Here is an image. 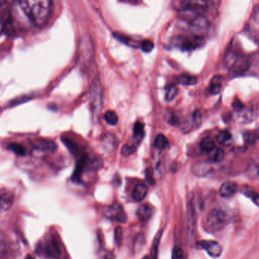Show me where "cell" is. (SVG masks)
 Here are the masks:
<instances>
[{
	"label": "cell",
	"mask_w": 259,
	"mask_h": 259,
	"mask_svg": "<svg viewBox=\"0 0 259 259\" xmlns=\"http://www.w3.org/2000/svg\"><path fill=\"white\" fill-rule=\"evenodd\" d=\"M19 7L34 24L42 27L51 13L52 0H18Z\"/></svg>",
	"instance_id": "obj_1"
},
{
	"label": "cell",
	"mask_w": 259,
	"mask_h": 259,
	"mask_svg": "<svg viewBox=\"0 0 259 259\" xmlns=\"http://www.w3.org/2000/svg\"><path fill=\"white\" fill-rule=\"evenodd\" d=\"M230 222V216L223 208H214L210 212L206 220L204 228L210 232H218L224 229Z\"/></svg>",
	"instance_id": "obj_2"
},
{
	"label": "cell",
	"mask_w": 259,
	"mask_h": 259,
	"mask_svg": "<svg viewBox=\"0 0 259 259\" xmlns=\"http://www.w3.org/2000/svg\"><path fill=\"white\" fill-rule=\"evenodd\" d=\"M224 62L229 68L231 73L234 75L242 74L248 70L250 66L248 57L232 50H229L226 52L224 56Z\"/></svg>",
	"instance_id": "obj_3"
},
{
	"label": "cell",
	"mask_w": 259,
	"mask_h": 259,
	"mask_svg": "<svg viewBox=\"0 0 259 259\" xmlns=\"http://www.w3.org/2000/svg\"><path fill=\"white\" fill-rule=\"evenodd\" d=\"M210 0H174V7L178 12H194L202 13L208 10Z\"/></svg>",
	"instance_id": "obj_4"
},
{
	"label": "cell",
	"mask_w": 259,
	"mask_h": 259,
	"mask_svg": "<svg viewBox=\"0 0 259 259\" xmlns=\"http://www.w3.org/2000/svg\"><path fill=\"white\" fill-rule=\"evenodd\" d=\"M38 252L47 258L58 259L60 257V247L56 236H48L38 246Z\"/></svg>",
	"instance_id": "obj_5"
},
{
	"label": "cell",
	"mask_w": 259,
	"mask_h": 259,
	"mask_svg": "<svg viewBox=\"0 0 259 259\" xmlns=\"http://www.w3.org/2000/svg\"><path fill=\"white\" fill-rule=\"evenodd\" d=\"M90 96V98L92 112L94 114L98 113L101 110L102 105V88L101 82L98 76L92 80Z\"/></svg>",
	"instance_id": "obj_6"
},
{
	"label": "cell",
	"mask_w": 259,
	"mask_h": 259,
	"mask_svg": "<svg viewBox=\"0 0 259 259\" xmlns=\"http://www.w3.org/2000/svg\"><path fill=\"white\" fill-rule=\"evenodd\" d=\"M204 44V39L197 35L185 36L179 40L180 47L184 51H192L200 48Z\"/></svg>",
	"instance_id": "obj_7"
},
{
	"label": "cell",
	"mask_w": 259,
	"mask_h": 259,
	"mask_svg": "<svg viewBox=\"0 0 259 259\" xmlns=\"http://www.w3.org/2000/svg\"><path fill=\"white\" fill-rule=\"evenodd\" d=\"M104 214L108 218L116 220V222L124 223L126 220V213L119 204H114L106 207L104 210Z\"/></svg>",
	"instance_id": "obj_8"
},
{
	"label": "cell",
	"mask_w": 259,
	"mask_h": 259,
	"mask_svg": "<svg viewBox=\"0 0 259 259\" xmlns=\"http://www.w3.org/2000/svg\"><path fill=\"white\" fill-rule=\"evenodd\" d=\"M198 246L212 258L219 257L223 252L222 246L216 241L202 240L198 242Z\"/></svg>",
	"instance_id": "obj_9"
},
{
	"label": "cell",
	"mask_w": 259,
	"mask_h": 259,
	"mask_svg": "<svg viewBox=\"0 0 259 259\" xmlns=\"http://www.w3.org/2000/svg\"><path fill=\"white\" fill-rule=\"evenodd\" d=\"M34 150L40 153H52L56 150L57 145L54 141L48 140L40 139L34 144Z\"/></svg>",
	"instance_id": "obj_10"
},
{
	"label": "cell",
	"mask_w": 259,
	"mask_h": 259,
	"mask_svg": "<svg viewBox=\"0 0 259 259\" xmlns=\"http://www.w3.org/2000/svg\"><path fill=\"white\" fill-rule=\"evenodd\" d=\"M238 186L234 181H226L220 186L219 194L224 198H230L236 194Z\"/></svg>",
	"instance_id": "obj_11"
},
{
	"label": "cell",
	"mask_w": 259,
	"mask_h": 259,
	"mask_svg": "<svg viewBox=\"0 0 259 259\" xmlns=\"http://www.w3.org/2000/svg\"><path fill=\"white\" fill-rule=\"evenodd\" d=\"M188 230H189L190 234L192 236L195 230L196 222V216L195 208H194L192 198H190L188 202Z\"/></svg>",
	"instance_id": "obj_12"
},
{
	"label": "cell",
	"mask_w": 259,
	"mask_h": 259,
	"mask_svg": "<svg viewBox=\"0 0 259 259\" xmlns=\"http://www.w3.org/2000/svg\"><path fill=\"white\" fill-rule=\"evenodd\" d=\"M213 170L211 164L206 162L196 163L192 167V173L198 176H204L210 174Z\"/></svg>",
	"instance_id": "obj_13"
},
{
	"label": "cell",
	"mask_w": 259,
	"mask_h": 259,
	"mask_svg": "<svg viewBox=\"0 0 259 259\" xmlns=\"http://www.w3.org/2000/svg\"><path fill=\"white\" fill-rule=\"evenodd\" d=\"M222 83H223V78L220 75H216L213 76L210 82V92L212 95H217L222 90Z\"/></svg>",
	"instance_id": "obj_14"
},
{
	"label": "cell",
	"mask_w": 259,
	"mask_h": 259,
	"mask_svg": "<svg viewBox=\"0 0 259 259\" xmlns=\"http://www.w3.org/2000/svg\"><path fill=\"white\" fill-rule=\"evenodd\" d=\"M208 154V160L213 163H218L223 161L224 158V152L222 148L214 147Z\"/></svg>",
	"instance_id": "obj_15"
},
{
	"label": "cell",
	"mask_w": 259,
	"mask_h": 259,
	"mask_svg": "<svg viewBox=\"0 0 259 259\" xmlns=\"http://www.w3.org/2000/svg\"><path fill=\"white\" fill-rule=\"evenodd\" d=\"M147 192H148V188L146 185H138L132 192V198L136 202H142L146 196Z\"/></svg>",
	"instance_id": "obj_16"
},
{
	"label": "cell",
	"mask_w": 259,
	"mask_h": 259,
	"mask_svg": "<svg viewBox=\"0 0 259 259\" xmlns=\"http://www.w3.org/2000/svg\"><path fill=\"white\" fill-rule=\"evenodd\" d=\"M246 174L252 179H259V158L253 160L248 164Z\"/></svg>",
	"instance_id": "obj_17"
},
{
	"label": "cell",
	"mask_w": 259,
	"mask_h": 259,
	"mask_svg": "<svg viewBox=\"0 0 259 259\" xmlns=\"http://www.w3.org/2000/svg\"><path fill=\"white\" fill-rule=\"evenodd\" d=\"M13 196L12 194H5L0 196V210L7 211L11 208L13 204Z\"/></svg>",
	"instance_id": "obj_18"
},
{
	"label": "cell",
	"mask_w": 259,
	"mask_h": 259,
	"mask_svg": "<svg viewBox=\"0 0 259 259\" xmlns=\"http://www.w3.org/2000/svg\"><path fill=\"white\" fill-rule=\"evenodd\" d=\"M136 216L141 222H146L151 218L152 210L146 204H142L138 208Z\"/></svg>",
	"instance_id": "obj_19"
},
{
	"label": "cell",
	"mask_w": 259,
	"mask_h": 259,
	"mask_svg": "<svg viewBox=\"0 0 259 259\" xmlns=\"http://www.w3.org/2000/svg\"><path fill=\"white\" fill-rule=\"evenodd\" d=\"M178 83L186 86H192L197 83V78L196 76L188 74H181L178 76Z\"/></svg>",
	"instance_id": "obj_20"
},
{
	"label": "cell",
	"mask_w": 259,
	"mask_h": 259,
	"mask_svg": "<svg viewBox=\"0 0 259 259\" xmlns=\"http://www.w3.org/2000/svg\"><path fill=\"white\" fill-rule=\"evenodd\" d=\"M216 147V144L211 138H206L202 140L200 148L204 152L208 153Z\"/></svg>",
	"instance_id": "obj_21"
},
{
	"label": "cell",
	"mask_w": 259,
	"mask_h": 259,
	"mask_svg": "<svg viewBox=\"0 0 259 259\" xmlns=\"http://www.w3.org/2000/svg\"><path fill=\"white\" fill-rule=\"evenodd\" d=\"M168 140L164 135L160 134L156 138L154 146L156 148H160V150H166V148H168Z\"/></svg>",
	"instance_id": "obj_22"
},
{
	"label": "cell",
	"mask_w": 259,
	"mask_h": 259,
	"mask_svg": "<svg viewBox=\"0 0 259 259\" xmlns=\"http://www.w3.org/2000/svg\"><path fill=\"white\" fill-rule=\"evenodd\" d=\"M218 140L222 145L228 146L230 144L231 140H232V135L228 130H224L219 134Z\"/></svg>",
	"instance_id": "obj_23"
},
{
	"label": "cell",
	"mask_w": 259,
	"mask_h": 259,
	"mask_svg": "<svg viewBox=\"0 0 259 259\" xmlns=\"http://www.w3.org/2000/svg\"><path fill=\"white\" fill-rule=\"evenodd\" d=\"M8 148L18 156H24L26 154V150H25L24 147L20 144H16V142L10 144Z\"/></svg>",
	"instance_id": "obj_24"
},
{
	"label": "cell",
	"mask_w": 259,
	"mask_h": 259,
	"mask_svg": "<svg viewBox=\"0 0 259 259\" xmlns=\"http://www.w3.org/2000/svg\"><path fill=\"white\" fill-rule=\"evenodd\" d=\"M134 136L136 140L140 141L144 136V125L140 122H136L134 128Z\"/></svg>",
	"instance_id": "obj_25"
},
{
	"label": "cell",
	"mask_w": 259,
	"mask_h": 259,
	"mask_svg": "<svg viewBox=\"0 0 259 259\" xmlns=\"http://www.w3.org/2000/svg\"><path fill=\"white\" fill-rule=\"evenodd\" d=\"M136 150V145L134 142H128L124 146L122 150V154L124 156H130L135 152Z\"/></svg>",
	"instance_id": "obj_26"
},
{
	"label": "cell",
	"mask_w": 259,
	"mask_h": 259,
	"mask_svg": "<svg viewBox=\"0 0 259 259\" xmlns=\"http://www.w3.org/2000/svg\"><path fill=\"white\" fill-rule=\"evenodd\" d=\"M104 118H105L106 122L108 124L112 125V126L117 124L118 122V118L117 114L113 111L106 112Z\"/></svg>",
	"instance_id": "obj_27"
},
{
	"label": "cell",
	"mask_w": 259,
	"mask_h": 259,
	"mask_svg": "<svg viewBox=\"0 0 259 259\" xmlns=\"http://www.w3.org/2000/svg\"><path fill=\"white\" fill-rule=\"evenodd\" d=\"M178 94V89L175 85H170L168 88L166 94V100L172 101Z\"/></svg>",
	"instance_id": "obj_28"
},
{
	"label": "cell",
	"mask_w": 259,
	"mask_h": 259,
	"mask_svg": "<svg viewBox=\"0 0 259 259\" xmlns=\"http://www.w3.org/2000/svg\"><path fill=\"white\" fill-rule=\"evenodd\" d=\"M244 194L247 197L251 198L252 201L259 207V194L254 192V191L248 190H246Z\"/></svg>",
	"instance_id": "obj_29"
},
{
	"label": "cell",
	"mask_w": 259,
	"mask_h": 259,
	"mask_svg": "<svg viewBox=\"0 0 259 259\" xmlns=\"http://www.w3.org/2000/svg\"><path fill=\"white\" fill-rule=\"evenodd\" d=\"M153 48H154V44L151 40H146L142 41L141 44V48L145 52H150L153 50Z\"/></svg>",
	"instance_id": "obj_30"
},
{
	"label": "cell",
	"mask_w": 259,
	"mask_h": 259,
	"mask_svg": "<svg viewBox=\"0 0 259 259\" xmlns=\"http://www.w3.org/2000/svg\"><path fill=\"white\" fill-rule=\"evenodd\" d=\"M184 252L180 247H174L172 252V259H184Z\"/></svg>",
	"instance_id": "obj_31"
},
{
	"label": "cell",
	"mask_w": 259,
	"mask_h": 259,
	"mask_svg": "<svg viewBox=\"0 0 259 259\" xmlns=\"http://www.w3.org/2000/svg\"><path fill=\"white\" fill-rule=\"evenodd\" d=\"M192 120H194V124L196 128H198L202 123V114L198 110L194 112V116H192Z\"/></svg>",
	"instance_id": "obj_32"
},
{
	"label": "cell",
	"mask_w": 259,
	"mask_h": 259,
	"mask_svg": "<svg viewBox=\"0 0 259 259\" xmlns=\"http://www.w3.org/2000/svg\"><path fill=\"white\" fill-rule=\"evenodd\" d=\"M122 235H123V232H122V228L118 226L116 228V231H114V239H116L117 244H120L122 242Z\"/></svg>",
	"instance_id": "obj_33"
},
{
	"label": "cell",
	"mask_w": 259,
	"mask_h": 259,
	"mask_svg": "<svg viewBox=\"0 0 259 259\" xmlns=\"http://www.w3.org/2000/svg\"><path fill=\"white\" fill-rule=\"evenodd\" d=\"M232 107L236 111H241L244 108V104L240 100H236L234 102L232 103Z\"/></svg>",
	"instance_id": "obj_34"
},
{
	"label": "cell",
	"mask_w": 259,
	"mask_h": 259,
	"mask_svg": "<svg viewBox=\"0 0 259 259\" xmlns=\"http://www.w3.org/2000/svg\"><path fill=\"white\" fill-rule=\"evenodd\" d=\"M253 19L254 22L259 24V6H256L253 11Z\"/></svg>",
	"instance_id": "obj_35"
},
{
	"label": "cell",
	"mask_w": 259,
	"mask_h": 259,
	"mask_svg": "<svg viewBox=\"0 0 259 259\" xmlns=\"http://www.w3.org/2000/svg\"><path fill=\"white\" fill-rule=\"evenodd\" d=\"M256 136H254L253 134L251 133H248L246 135V141L247 142H248V144H252V142H254V138H256Z\"/></svg>",
	"instance_id": "obj_36"
},
{
	"label": "cell",
	"mask_w": 259,
	"mask_h": 259,
	"mask_svg": "<svg viewBox=\"0 0 259 259\" xmlns=\"http://www.w3.org/2000/svg\"><path fill=\"white\" fill-rule=\"evenodd\" d=\"M146 179L148 182L150 183L153 184L152 179V172L151 168H148L146 172Z\"/></svg>",
	"instance_id": "obj_37"
},
{
	"label": "cell",
	"mask_w": 259,
	"mask_h": 259,
	"mask_svg": "<svg viewBox=\"0 0 259 259\" xmlns=\"http://www.w3.org/2000/svg\"><path fill=\"white\" fill-rule=\"evenodd\" d=\"M6 4V0H0V7Z\"/></svg>",
	"instance_id": "obj_38"
},
{
	"label": "cell",
	"mask_w": 259,
	"mask_h": 259,
	"mask_svg": "<svg viewBox=\"0 0 259 259\" xmlns=\"http://www.w3.org/2000/svg\"><path fill=\"white\" fill-rule=\"evenodd\" d=\"M126 1H128V2H138V0H126Z\"/></svg>",
	"instance_id": "obj_39"
},
{
	"label": "cell",
	"mask_w": 259,
	"mask_h": 259,
	"mask_svg": "<svg viewBox=\"0 0 259 259\" xmlns=\"http://www.w3.org/2000/svg\"><path fill=\"white\" fill-rule=\"evenodd\" d=\"M142 259H150L148 256H145V257L142 258Z\"/></svg>",
	"instance_id": "obj_40"
},
{
	"label": "cell",
	"mask_w": 259,
	"mask_h": 259,
	"mask_svg": "<svg viewBox=\"0 0 259 259\" xmlns=\"http://www.w3.org/2000/svg\"><path fill=\"white\" fill-rule=\"evenodd\" d=\"M256 136H258V138H259V130L257 132V134H256Z\"/></svg>",
	"instance_id": "obj_41"
}]
</instances>
